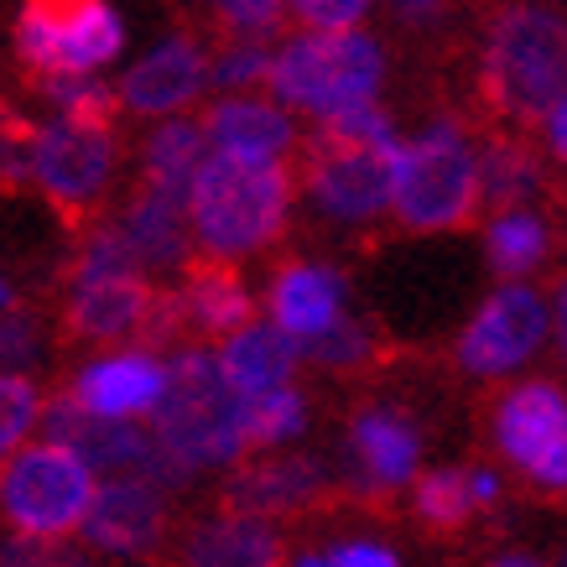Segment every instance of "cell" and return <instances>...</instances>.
Masks as SVG:
<instances>
[{
  "label": "cell",
  "instance_id": "6da1fadb",
  "mask_svg": "<svg viewBox=\"0 0 567 567\" xmlns=\"http://www.w3.org/2000/svg\"><path fill=\"white\" fill-rule=\"evenodd\" d=\"M162 453L188 480L235 468L256 453L250 447V401H245L219 364V349H177L167 360V395L146 422Z\"/></svg>",
  "mask_w": 567,
  "mask_h": 567
},
{
  "label": "cell",
  "instance_id": "7a4b0ae2",
  "mask_svg": "<svg viewBox=\"0 0 567 567\" xmlns=\"http://www.w3.org/2000/svg\"><path fill=\"white\" fill-rule=\"evenodd\" d=\"M193 240L214 266H235L281 240L292 219V173L287 167H240L208 156L188 193Z\"/></svg>",
  "mask_w": 567,
  "mask_h": 567
},
{
  "label": "cell",
  "instance_id": "3957f363",
  "mask_svg": "<svg viewBox=\"0 0 567 567\" xmlns=\"http://www.w3.org/2000/svg\"><path fill=\"white\" fill-rule=\"evenodd\" d=\"M380 84H385V48L364 27L360 32H297L276 48L271 100L292 115H312L318 125L375 104Z\"/></svg>",
  "mask_w": 567,
  "mask_h": 567
},
{
  "label": "cell",
  "instance_id": "277c9868",
  "mask_svg": "<svg viewBox=\"0 0 567 567\" xmlns=\"http://www.w3.org/2000/svg\"><path fill=\"white\" fill-rule=\"evenodd\" d=\"M484 94L516 121H547L567 104V21L547 6L499 11L484 37Z\"/></svg>",
  "mask_w": 567,
  "mask_h": 567
},
{
  "label": "cell",
  "instance_id": "5b68a950",
  "mask_svg": "<svg viewBox=\"0 0 567 567\" xmlns=\"http://www.w3.org/2000/svg\"><path fill=\"white\" fill-rule=\"evenodd\" d=\"M484 204L480 146L458 121H427L401 146L395 173V219L416 235L458 229Z\"/></svg>",
  "mask_w": 567,
  "mask_h": 567
},
{
  "label": "cell",
  "instance_id": "8992f818",
  "mask_svg": "<svg viewBox=\"0 0 567 567\" xmlns=\"http://www.w3.org/2000/svg\"><path fill=\"white\" fill-rule=\"evenodd\" d=\"M100 495V474L69 447L37 437L0 464V516L17 536L69 542L84 532L89 505Z\"/></svg>",
  "mask_w": 567,
  "mask_h": 567
},
{
  "label": "cell",
  "instance_id": "52a82bcc",
  "mask_svg": "<svg viewBox=\"0 0 567 567\" xmlns=\"http://www.w3.org/2000/svg\"><path fill=\"white\" fill-rule=\"evenodd\" d=\"M125 52V17L104 0H37L17 17V58L37 79H100Z\"/></svg>",
  "mask_w": 567,
  "mask_h": 567
},
{
  "label": "cell",
  "instance_id": "ba28073f",
  "mask_svg": "<svg viewBox=\"0 0 567 567\" xmlns=\"http://www.w3.org/2000/svg\"><path fill=\"white\" fill-rule=\"evenodd\" d=\"M401 146H354V141L312 136L302 156V188L308 204L333 224H375L380 214H395V173Z\"/></svg>",
  "mask_w": 567,
  "mask_h": 567
},
{
  "label": "cell",
  "instance_id": "9c48e42d",
  "mask_svg": "<svg viewBox=\"0 0 567 567\" xmlns=\"http://www.w3.org/2000/svg\"><path fill=\"white\" fill-rule=\"evenodd\" d=\"M42 437L58 447H69L79 453L94 474L104 480H146L156 489H188V474L162 453V443L152 437V427H141V422H100V416H89L84 406H73L69 395H58L48 401V412H42Z\"/></svg>",
  "mask_w": 567,
  "mask_h": 567
},
{
  "label": "cell",
  "instance_id": "30bf717a",
  "mask_svg": "<svg viewBox=\"0 0 567 567\" xmlns=\"http://www.w3.org/2000/svg\"><path fill=\"white\" fill-rule=\"evenodd\" d=\"M115 162H121L115 125L63 121V115L32 125V183L63 214H84L100 204L115 177Z\"/></svg>",
  "mask_w": 567,
  "mask_h": 567
},
{
  "label": "cell",
  "instance_id": "8fae6325",
  "mask_svg": "<svg viewBox=\"0 0 567 567\" xmlns=\"http://www.w3.org/2000/svg\"><path fill=\"white\" fill-rule=\"evenodd\" d=\"M551 333V302L526 281H505L484 297L458 333V364L468 375H511L536 360Z\"/></svg>",
  "mask_w": 567,
  "mask_h": 567
},
{
  "label": "cell",
  "instance_id": "7c38bea8",
  "mask_svg": "<svg viewBox=\"0 0 567 567\" xmlns=\"http://www.w3.org/2000/svg\"><path fill=\"white\" fill-rule=\"evenodd\" d=\"M495 447L536 489H567V391L520 380L495 406Z\"/></svg>",
  "mask_w": 567,
  "mask_h": 567
},
{
  "label": "cell",
  "instance_id": "4fadbf2b",
  "mask_svg": "<svg viewBox=\"0 0 567 567\" xmlns=\"http://www.w3.org/2000/svg\"><path fill=\"white\" fill-rule=\"evenodd\" d=\"M208 69H214V58L204 52L198 37L193 32H167V37H156L141 58L125 63L115 94H121V104L131 110V115H146V121H177L193 100H204L208 89H214Z\"/></svg>",
  "mask_w": 567,
  "mask_h": 567
},
{
  "label": "cell",
  "instance_id": "5bb4252c",
  "mask_svg": "<svg viewBox=\"0 0 567 567\" xmlns=\"http://www.w3.org/2000/svg\"><path fill=\"white\" fill-rule=\"evenodd\" d=\"M152 281L141 271H73L69 287V333L84 344H141L156 323Z\"/></svg>",
  "mask_w": 567,
  "mask_h": 567
},
{
  "label": "cell",
  "instance_id": "9a60e30c",
  "mask_svg": "<svg viewBox=\"0 0 567 567\" xmlns=\"http://www.w3.org/2000/svg\"><path fill=\"white\" fill-rule=\"evenodd\" d=\"M167 395V360L156 349H110L79 364V375L69 385V401L84 406L100 422H152L156 406Z\"/></svg>",
  "mask_w": 567,
  "mask_h": 567
},
{
  "label": "cell",
  "instance_id": "2e32d148",
  "mask_svg": "<svg viewBox=\"0 0 567 567\" xmlns=\"http://www.w3.org/2000/svg\"><path fill=\"white\" fill-rule=\"evenodd\" d=\"M208 152L240 167H287V156L302 141L292 110H281L271 94H224L204 115Z\"/></svg>",
  "mask_w": 567,
  "mask_h": 567
},
{
  "label": "cell",
  "instance_id": "e0dca14e",
  "mask_svg": "<svg viewBox=\"0 0 567 567\" xmlns=\"http://www.w3.org/2000/svg\"><path fill=\"white\" fill-rule=\"evenodd\" d=\"M167 536V489H156L146 480H104L79 542L89 551H100L104 563H141L152 557Z\"/></svg>",
  "mask_w": 567,
  "mask_h": 567
},
{
  "label": "cell",
  "instance_id": "ac0fdd59",
  "mask_svg": "<svg viewBox=\"0 0 567 567\" xmlns=\"http://www.w3.org/2000/svg\"><path fill=\"white\" fill-rule=\"evenodd\" d=\"M422 464V437H416L412 416L391 412V406H370L349 422L344 432V480L354 495H391L416 484Z\"/></svg>",
  "mask_w": 567,
  "mask_h": 567
},
{
  "label": "cell",
  "instance_id": "d6986e66",
  "mask_svg": "<svg viewBox=\"0 0 567 567\" xmlns=\"http://www.w3.org/2000/svg\"><path fill=\"white\" fill-rule=\"evenodd\" d=\"M349 281L323 260H292L266 287V323H276L292 344H318L349 318Z\"/></svg>",
  "mask_w": 567,
  "mask_h": 567
},
{
  "label": "cell",
  "instance_id": "ffe728a7",
  "mask_svg": "<svg viewBox=\"0 0 567 567\" xmlns=\"http://www.w3.org/2000/svg\"><path fill=\"white\" fill-rule=\"evenodd\" d=\"M328 468L308 453H266V458H245L229 480H224V511L271 520L308 511L312 499L323 495Z\"/></svg>",
  "mask_w": 567,
  "mask_h": 567
},
{
  "label": "cell",
  "instance_id": "44dd1931",
  "mask_svg": "<svg viewBox=\"0 0 567 567\" xmlns=\"http://www.w3.org/2000/svg\"><path fill=\"white\" fill-rule=\"evenodd\" d=\"M115 229H121V240L131 245V256H136V266L146 276H167V271H193V250H198V240H193V219H188V198H177V193H156L141 183V193L131 198V204L121 208V219H115Z\"/></svg>",
  "mask_w": 567,
  "mask_h": 567
},
{
  "label": "cell",
  "instance_id": "7402d4cb",
  "mask_svg": "<svg viewBox=\"0 0 567 567\" xmlns=\"http://www.w3.org/2000/svg\"><path fill=\"white\" fill-rule=\"evenodd\" d=\"M173 312L183 333H204V339H235L240 328L256 323V297L240 281L235 266H193L173 292Z\"/></svg>",
  "mask_w": 567,
  "mask_h": 567
},
{
  "label": "cell",
  "instance_id": "603a6c76",
  "mask_svg": "<svg viewBox=\"0 0 567 567\" xmlns=\"http://www.w3.org/2000/svg\"><path fill=\"white\" fill-rule=\"evenodd\" d=\"M177 567H281V532L240 511H214L183 532Z\"/></svg>",
  "mask_w": 567,
  "mask_h": 567
},
{
  "label": "cell",
  "instance_id": "cb8c5ba5",
  "mask_svg": "<svg viewBox=\"0 0 567 567\" xmlns=\"http://www.w3.org/2000/svg\"><path fill=\"white\" fill-rule=\"evenodd\" d=\"M219 364L245 401H266V395L292 391L297 364H302V344H292L276 323H250L219 344Z\"/></svg>",
  "mask_w": 567,
  "mask_h": 567
},
{
  "label": "cell",
  "instance_id": "d4e9b609",
  "mask_svg": "<svg viewBox=\"0 0 567 567\" xmlns=\"http://www.w3.org/2000/svg\"><path fill=\"white\" fill-rule=\"evenodd\" d=\"M208 156L214 152H208L204 121H188V115H177V121H156L152 131H146V146H141V183L156 188V193H177V198H188Z\"/></svg>",
  "mask_w": 567,
  "mask_h": 567
},
{
  "label": "cell",
  "instance_id": "484cf974",
  "mask_svg": "<svg viewBox=\"0 0 567 567\" xmlns=\"http://www.w3.org/2000/svg\"><path fill=\"white\" fill-rule=\"evenodd\" d=\"M547 250H551L547 219L532 214V208H505V214H489V224H484V256L505 281L536 271L547 260Z\"/></svg>",
  "mask_w": 567,
  "mask_h": 567
},
{
  "label": "cell",
  "instance_id": "4316f807",
  "mask_svg": "<svg viewBox=\"0 0 567 567\" xmlns=\"http://www.w3.org/2000/svg\"><path fill=\"white\" fill-rule=\"evenodd\" d=\"M480 173H484V204L505 214V208H532L536 188H542V167L520 141H489L480 152Z\"/></svg>",
  "mask_w": 567,
  "mask_h": 567
},
{
  "label": "cell",
  "instance_id": "83f0119b",
  "mask_svg": "<svg viewBox=\"0 0 567 567\" xmlns=\"http://www.w3.org/2000/svg\"><path fill=\"white\" fill-rule=\"evenodd\" d=\"M412 505L427 526H464L480 505V484H474V468H432L412 484Z\"/></svg>",
  "mask_w": 567,
  "mask_h": 567
},
{
  "label": "cell",
  "instance_id": "f1b7e54d",
  "mask_svg": "<svg viewBox=\"0 0 567 567\" xmlns=\"http://www.w3.org/2000/svg\"><path fill=\"white\" fill-rule=\"evenodd\" d=\"M302 432H308V401L297 385L281 395H266V401H250V447L256 453H281Z\"/></svg>",
  "mask_w": 567,
  "mask_h": 567
},
{
  "label": "cell",
  "instance_id": "f546056e",
  "mask_svg": "<svg viewBox=\"0 0 567 567\" xmlns=\"http://www.w3.org/2000/svg\"><path fill=\"white\" fill-rule=\"evenodd\" d=\"M42 412H48V401L37 395L32 380L0 375V464L17 458L27 443H37L32 432H42Z\"/></svg>",
  "mask_w": 567,
  "mask_h": 567
},
{
  "label": "cell",
  "instance_id": "4dcf8cb0",
  "mask_svg": "<svg viewBox=\"0 0 567 567\" xmlns=\"http://www.w3.org/2000/svg\"><path fill=\"white\" fill-rule=\"evenodd\" d=\"M37 94L48 100L52 115L63 121H94V125H110L115 121V104L121 94L100 79H37Z\"/></svg>",
  "mask_w": 567,
  "mask_h": 567
},
{
  "label": "cell",
  "instance_id": "1f68e13d",
  "mask_svg": "<svg viewBox=\"0 0 567 567\" xmlns=\"http://www.w3.org/2000/svg\"><path fill=\"white\" fill-rule=\"evenodd\" d=\"M48 323L32 308H17L0 318V375L32 380V370L48 364Z\"/></svg>",
  "mask_w": 567,
  "mask_h": 567
},
{
  "label": "cell",
  "instance_id": "d6a6232c",
  "mask_svg": "<svg viewBox=\"0 0 567 567\" xmlns=\"http://www.w3.org/2000/svg\"><path fill=\"white\" fill-rule=\"evenodd\" d=\"M271 69H276V48H266V42H224L214 52L208 79H214L224 100V94H256L260 84L271 89Z\"/></svg>",
  "mask_w": 567,
  "mask_h": 567
},
{
  "label": "cell",
  "instance_id": "836d02e7",
  "mask_svg": "<svg viewBox=\"0 0 567 567\" xmlns=\"http://www.w3.org/2000/svg\"><path fill=\"white\" fill-rule=\"evenodd\" d=\"M0 567H110L84 542H32V536H0Z\"/></svg>",
  "mask_w": 567,
  "mask_h": 567
},
{
  "label": "cell",
  "instance_id": "e575fe53",
  "mask_svg": "<svg viewBox=\"0 0 567 567\" xmlns=\"http://www.w3.org/2000/svg\"><path fill=\"white\" fill-rule=\"evenodd\" d=\"M219 27L229 32V42H266L281 32V21L292 17V6H276V0H219L214 6Z\"/></svg>",
  "mask_w": 567,
  "mask_h": 567
},
{
  "label": "cell",
  "instance_id": "d590c367",
  "mask_svg": "<svg viewBox=\"0 0 567 567\" xmlns=\"http://www.w3.org/2000/svg\"><path fill=\"white\" fill-rule=\"evenodd\" d=\"M302 354H308L312 364H323V370H360V364L375 354V339H370V328H364L360 318H344L328 339L308 344Z\"/></svg>",
  "mask_w": 567,
  "mask_h": 567
},
{
  "label": "cell",
  "instance_id": "8d00e7d4",
  "mask_svg": "<svg viewBox=\"0 0 567 567\" xmlns=\"http://www.w3.org/2000/svg\"><path fill=\"white\" fill-rule=\"evenodd\" d=\"M292 17L302 21V32H360L370 6L364 0H297Z\"/></svg>",
  "mask_w": 567,
  "mask_h": 567
},
{
  "label": "cell",
  "instance_id": "74e56055",
  "mask_svg": "<svg viewBox=\"0 0 567 567\" xmlns=\"http://www.w3.org/2000/svg\"><path fill=\"white\" fill-rule=\"evenodd\" d=\"M32 183V125L0 110V188Z\"/></svg>",
  "mask_w": 567,
  "mask_h": 567
},
{
  "label": "cell",
  "instance_id": "f35d334b",
  "mask_svg": "<svg viewBox=\"0 0 567 567\" xmlns=\"http://www.w3.org/2000/svg\"><path fill=\"white\" fill-rule=\"evenodd\" d=\"M292 567H401L391 547L380 542H339V547H318V551H302Z\"/></svg>",
  "mask_w": 567,
  "mask_h": 567
},
{
  "label": "cell",
  "instance_id": "ab89813d",
  "mask_svg": "<svg viewBox=\"0 0 567 567\" xmlns=\"http://www.w3.org/2000/svg\"><path fill=\"white\" fill-rule=\"evenodd\" d=\"M542 125H547V146L567 162V104H557V110H551V115H547Z\"/></svg>",
  "mask_w": 567,
  "mask_h": 567
},
{
  "label": "cell",
  "instance_id": "60d3db41",
  "mask_svg": "<svg viewBox=\"0 0 567 567\" xmlns=\"http://www.w3.org/2000/svg\"><path fill=\"white\" fill-rule=\"evenodd\" d=\"M551 333H557V349H563V360H567V281L551 297Z\"/></svg>",
  "mask_w": 567,
  "mask_h": 567
},
{
  "label": "cell",
  "instance_id": "b9f144b4",
  "mask_svg": "<svg viewBox=\"0 0 567 567\" xmlns=\"http://www.w3.org/2000/svg\"><path fill=\"white\" fill-rule=\"evenodd\" d=\"M395 17L412 21V27H422V21H437L443 11H437V6H395Z\"/></svg>",
  "mask_w": 567,
  "mask_h": 567
},
{
  "label": "cell",
  "instance_id": "7bdbcfd3",
  "mask_svg": "<svg viewBox=\"0 0 567 567\" xmlns=\"http://www.w3.org/2000/svg\"><path fill=\"white\" fill-rule=\"evenodd\" d=\"M6 312H17V281L0 271V318H6Z\"/></svg>",
  "mask_w": 567,
  "mask_h": 567
},
{
  "label": "cell",
  "instance_id": "ee69618b",
  "mask_svg": "<svg viewBox=\"0 0 567 567\" xmlns=\"http://www.w3.org/2000/svg\"><path fill=\"white\" fill-rule=\"evenodd\" d=\"M489 567H547L542 557H526V551H505V557H495Z\"/></svg>",
  "mask_w": 567,
  "mask_h": 567
}]
</instances>
